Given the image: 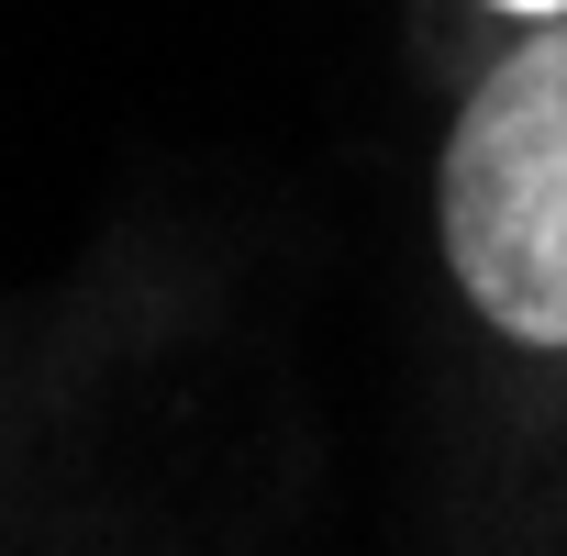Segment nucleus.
I'll use <instances>...</instances> for the list:
<instances>
[{"label":"nucleus","mask_w":567,"mask_h":556,"mask_svg":"<svg viewBox=\"0 0 567 556\" xmlns=\"http://www.w3.org/2000/svg\"><path fill=\"white\" fill-rule=\"evenodd\" d=\"M501 12H534V23H556V12H567V0H501Z\"/></svg>","instance_id":"2"},{"label":"nucleus","mask_w":567,"mask_h":556,"mask_svg":"<svg viewBox=\"0 0 567 556\" xmlns=\"http://www.w3.org/2000/svg\"><path fill=\"white\" fill-rule=\"evenodd\" d=\"M445 267L512 334L567 357V23L501 56L445 134Z\"/></svg>","instance_id":"1"}]
</instances>
